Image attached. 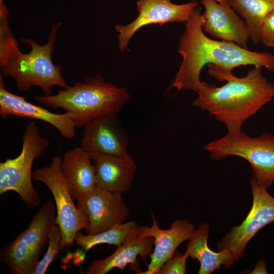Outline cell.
<instances>
[{"label": "cell", "mask_w": 274, "mask_h": 274, "mask_svg": "<svg viewBox=\"0 0 274 274\" xmlns=\"http://www.w3.org/2000/svg\"><path fill=\"white\" fill-rule=\"evenodd\" d=\"M211 157L220 160L230 156L246 160L253 178L266 189L274 183V134L264 133L251 137L240 131L228 132L204 146Z\"/></svg>", "instance_id": "8992f818"}, {"label": "cell", "mask_w": 274, "mask_h": 274, "mask_svg": "<svg viewBox=\"0 0 274 274\" xmlns=\"http://www.w3.org/2000/svg\"><path fill=\"white\" fill-rule=\"evenodd\" d=\"M0 115L4 119L17 116L45 121L60 132L62 136L72 139L76 136V126L71 115L65 112L57 114L26 100V97L9 92L0 75Z\"/></svg>", "instance_id": "4fadbf2b"}, {"label": "cell", "mask_w": 274, "mask_h": 274, "mask_svg": "<svg viewBox=\"0 0 274 274\" xmlns=\"http://www.w3.org/2000/svg\"><path fill=\"white\" fill-rule=\"evenodd\" d=\"M62 235L58 225L52 228L48 237L47 250L43 258L39 261L33 274H44L49 266L56 258L62 247Z\"/></svg>", "instance_id": "603a6c76"}, {"label": "cell", "mask_w": 274, "mask_h": 274, "mask_svg": "<svg viewBox=\"0 0 274 274\" xmlns=\"http://www.w3.org/2000/svg\"><path fill=\"white\" fill-rule=\"evenodd\" d=\"M56 208L53 200L46 202L36 213L28 227L17 237L41 254L56 225Z\"/></svg>", "instance_id": "d6986e66"}, {"label": "cell", "mask_w": 274, "mask_h": 274, "mask_svg": "<svg viewBox=\"0 0 274 274\" xmlns=\"http://www.w3.org/2000/svg\"><path fill=\"white\" fill-rule=\"evenodd\" d=\"M92 160L95 168L96 187L120 195L130 190L137 171L133 158L98 155L92 157Z\"/></svg>", "instance_id": "9a60e30c"}, {"label": "cell", "mask_w": 274, "mask_h": 274, "mask_svg": "<svg viewBox=\"0 0 274 274\" xmlns=\"http://www.w3.org/2000/svg\"><path fill=\"white\" fill-rule=\"evenodd\" d=\"M152 224L151 226L138 227L139 236H151L154 239V249L149 256L150 262L147 269L140 274H158L164 264L175 254L177 248L183 242L189 241L196 228L187 219H176L167 229L160 228L157 220L151 213Z\"/></svg>", "instance_id": "7c38bea8"}, {"label": "cell", "mask_w": 274, "mask_h": 274, "mask_svg": "<svg viewBox=\"0 0 274 274\" xmlns=\"http://www.w3.org/2000/svg\"><path fill=\"white\" fill-rule=\"evenodd\" d=\"M192 1H194V0H191Z\"/></svg>", "instance_id": "83f0119b"}, {"label": "cell", "mask_w": 274, "mask_h": 274, "mask_svg": "<svg viewBox=\"0 0 274 274\" xmlns=\"http://www.w3.org/2000/svg\"><path fill=\"white\" fill-rule=\"evenodd\" d=\"M203 15L194 8L186 22L180 39L178 52L183 57L179 70L172 84L179 90L198 92L202 87L200 73L208 64L210 75L231 73L241 65L265 67L274 71V54L252 51L233 42L212 40L203 32Z\"/></svg>", "instance_id": "6da1fadb"}, {"label": "cell", "mask_w": 274, "mask_h": 274, "mask_svg": "<svg viewBox=\"0 0 274 274\" xmlns=\"http://www.w3.org/2000/svg\"><path fill=\"white\" fill-rule=\"evenodd\" d=\"M22 139L19 155L0 163V194L15 191L26 207L32 209L41 202L39 194L32 183V164L44 154L50 142L41 135L34 121L28 123Z\"/></svg>", "instance_id": "5b68a950"}, {"label": "cell", "mask_w": 274, "mask_h": 274, "mask_svg": "<svg viewBox=\"0 0 274 274\" xmlns=\"http://www.w3.org/2000/svg\"><path fill=\"white\" fill-rule=\"evenodd\" d=\"M139 225L131 221L116 224L110 229L95 234H83L80 231L76 234L74 242L85 252L99 244L119 246L128 239L138 236Z\"/></svg>", "instance_id": "7402d4cb"}, {"label": "cell", "mask_w": 274, "mask_h": 274, "mask_svg": "<svg viewBox=\"0 0 274 274\" xmlns=\"http://www.w3.org/2000/svg\"><path fill=\"white\" fill-rule=\"evenodd\" d=\"M154 239L151 236H136L117 247L110 256L92 261L88 265L86 274H106L114 268L123 270L130 264L136 273L141 271L138 257L146 262L153 251Z\"/></svg>", "instance_id": "2e32d148"}, {"label": "cell", "mask_w": 274, "mask_h": 274, "mask_svg": "<svg viewBox=\"0 0 274 274\" xmlns=\"http://www.w3.org/2000/svg\"><path fill=\"white\" fill-rule=\"evenodd\" d=\"M81 147L91 157L106 155L129 159L128 136L117 114L100 116L84 127Z\"/></svg>", "instance_id": "9c48e42d"}, {"label": "cell", "mask_w": 274, "mask_h": 274, "mask_svg": "<svg viewBox=\"0 0 274 274\" xmlns=\"http://www.w3.org/2000/svg\"><path fill=\"white\" fill-rule=\"evenodd\" d=\"M130 98L125 87L106 82L98 74L87 77L83 82H76L56 94L34 96L36 101L48 107L63 109L76 128L84 127L100 116L118 114Z\"/></svg>", "instance_id": "277c9868"}, {"label": "cell", "mask_w": 274, "mask_h": 274, "mask_svg": "<svg viewBox=\"0 0 274 274\" xmlns=\"http://www.w3.org/2000/svg\"><path fill=\"white\" fill-rule=\"evenodd\" d=\"M254 66L242 78L226 75L217 87L203 82L193 105L209 112L228 132L242 131L244 123L274 98V85Z\"/></svg>", "instance_id": "3957f363"}, {"label": "cell", "mask_w": 274, "mask_h": 274, "mask_svg": "<svg viewBox=\"0 0 274 274\" xmlns=\"http://www.w3.org/2000/svg\"><path fill=\"white\" fill-rule=\"evenodd\" d=\"M260 38L264 45L274 48V10L268 14L263 22Z\"/></svg>", "instance_id": "d4e9b609"}, {"label": "cell", "mask_w": 274, "mask_h": 274, "mask_svg": "<svg viewBox=\"0 0 274 274\" xmlns=\"http://www.w3.org/2000/svg\"><path fill=\"white\" fill-rule=\"evenodd\" d=\"M62 157L54 156L47 166L32 172V179L41 182L51 192L56 208V224L61 230L62 248H69L74 243L78 232L88 231L89 218L74 203L67 182L62 173Z\"/></svg>", "instance_id": "52a82bcc"}, {"label": "cell", "mask_w": 274, "mask_h": 274, "mask_svg": "<svg viewBox=\"0 0 274 274\" xmlns=\"http://www.w3.org/2000/svg\"><path fill=\"white\" fill-rule=\"evenodd\" d=\"M266 262L263 259H259L257 261L253 269L250 273L252 274H266Z\"/></svg>", "instance_id": "484cf974"}, {"label": "cell", "mask_w": 274, "mask_h": 274, "mask_svg": "<svg viewBox=\"0 0 274 274\" xmlns=\"http://www.w3.org/2000/svg\"><path fill=\"white\" fill-rule=\"evenodd\" d=\"M76 206L89 218L88 234L91 235L125 222L130 214L122 195L96 186L90 193L77 200Z\"/></svg>", "instance_id": "8fae6325"}, {"label": "cell", "mask_w": 274, "mask_h": 274, "mask_svg": "<svg viewBox=\"0 0 274 274\" xmlns=\"http://www.w3.org/2000/svg\"><path fill=\"white\" fill-rule=\"evenodd\" d=\"M246 21L249 39L254 44L261 42L260 32L266 17L274 10V0H227Z\"/></svg>", "instance_id": "ffe728a7"}, {"label": "cell", "mask_w": 274, "mask_h": 274, "mask_svg": "<svg viewBox=\"0 0 274 274\" xmlns=\"http://www.w3.org/2000/svg\"><path fill=\"white\" fill-rule=\"evenodd\" d=\"M61 170L74 200L84 197L95 186V168L92 157L81 147L64 153Z\"/></svg>", "instance_id": "e0dca14e"}, {"label": "cell", "mask_w": 274, "mask_h": 274, "mask_svg": "<svg viewBox=\"0 0 274 274\" xmlns=\"http://www.w3.org/2000/svg\"><path fill=\"white\" fill-rule=\"evenodd\" d=\"M204 7L202 29L217 39L233 42L248 49L249 39L247 26L227 0H201Z\"/></svg>", "instance_id": "5bb4252c"}, {"label": "cell", "mask_w": 274, "mask_h": 274, "mask_svg": "<svg viewBox=\"0 0 274 274\" xmlns=\"http://www.w3.org/2000/svg\"><path fill=\"white\" fill-rule=\"evenodd\" d=\"M252 206L242 223L233 226L217 243L218 251L228 250L235 261L244 256L247 245L261 229L274 221V197L253 177L250 180Z\"/></svg>", "instance_id": "ba28073f"}, {"label": "cell", "mask_w": 274, "mask_h": 274, "mask_svg": "<svg viewBox=\"0 0 274 274\" xmlns=\"http://www.w3.org/2000/svg\"><path fill=\"white\" fill-rule=\"evenodd\" d=\"M3 1H0L1 75L14 79L20 91H28L36 86L47 96L52 95L54 86L63 89L69 87L61 74V66L55 64L51 58L62 23L52 24L47 42L44 45L34 40L21 38V41L31 47L28 53H23L9 26V11Z\"/></svg>", "instance_id": "7a4b0ae2"}, {"label": "cell", "mask_w": 274, "mask_h": 274, "mask_svg": "<svg viewBox=\"0 0 274 274\" xmlns=\"http://www.w3.org/2000/svg\"><path fill=\"white\" fill-rule=\"evenodd\" d=\"M40 254L18 237L0 251V261L13 274H33Z\"/></svg>", "instance_id": "44dd1931"}, {"label": "cell", "mask_w": 274, "mask_h": 274, "mask_svg": "<svg viewBox=\"0 0 274 274\" xmlns=\"http://www.w3.org/2000/svg\"><path fill=\"white\" fill-rule=\"evenodd\" d=\"M215 1L219 3H221V2H223V1H224L225 0H215Z\"/></svg>", "instance_id": "4316f807"}, {"label": "cell", "mask_w": 274, "mask_h": 274, "mask_svg": "<svg viewBox=\"0 0 274 274\" xmlns=\"http://www.w3.org/2000/svg\"><path fill=\"white\" fill-rule=\"evenodd\" d=\"M196 2L176 4L171 0H138L137 17L131 23L117 25L118 40L120 52L125 51L134 34L141 28L150 24L162 25L167 23L186 22L193 10L197 7Z\"/></svg>", "instance_id": "30bf717a"}, {"label": "cell", "mask_w": 274, "mask_h": 274, "mask_svg": "<svg viewBox=\"0 0 274 274\" xmlns=\"http://www.w3.org/2000/svg\"><path fill=\"white\" fill-rule=\"evenodd\" d=\"M209 229L208 223L199 224L189 240L185 252L188 258L199 262L198 274H211L222 266L229 268L236 262L229 250L215 252L209 248L208 245Z\"/></svg>", "instance_id": "ac0fdd59"}, {"label": "cell", "mask_w": 274, "mask_h": 274, "mask_svg": "<svg viewBox=\"0 0 274 274\" xmlns=\"http://www.w3.org/2000/svg\"><path fill=\"white\" fill-rule=\"evenodd\" d=\"M188 256L185 252L176 251L174 255L167 260L158 274H185L186 272V262Z\"/></svg>", "instance_id": "cb8c5ba5"}]
</instances>
